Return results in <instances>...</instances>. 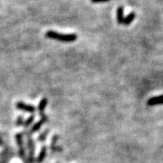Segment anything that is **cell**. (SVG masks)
<instances>
[{"mask_svg":"<svg viewBox=\"0 0 163 163\" xmlns=\"http://www.w3.org/2000/svg\"><path fill=\"white\" fill-rule=\"evenodd\" d=\"M47 148L46 146H43L42 147V150L40 152V154L38 155V157L36 158V162L37 163H42L44 161L45 157H47Z\"/></svg>","mask_w":163,"mask_h":163,"instance_id":"obj_8","label":"cell"},{"mask_svg":"<svg viewBox=\"0 0 163 163\" xmlns=\"http://www.w3.org/2000/svg\"><path fill=\"white\" fill-rule=\"evenodd\" d=\"M135 18V14L133 12H131L127 17L124 18V20H123V24L124 25H128L130 23H132L133 22V20Z\"/></svg>","mask_w":163,"mask_h":163,"instance_id":"obj_10","label":"cell"},{"mask_svg":"<svg viewBox=\"0 0 163 163\" xmlns=\"http://www.w3.org/2000/svg\"><path fill=\"white\" fill-rule=\"evenodd\" d=\"M48 132H49V130L48 129L44 131V132H42V134L37 137V141H41V142H42V141H44L46 140V138H47V135H48Z\"/></svg>","mask_w":163,"mask_h":163,"instance_id":"obj_12","label":"cell"},{"mask_svg":"<svg viewBox=\"0 0 163 163\" xmlns=\"http://www.w3.org/2000/svg\"><path fill=\"white\" fill-rule=\"evenodd\" d=\"M16 107H17V109L22 110V111H25V112H28V113H33L35 111H36V107L32 106V105H28L26 104L22 101H18L16 104Z\"/></svg>","mask_w":163,"mask_h":163,"instance_id":"obj_3","label":"cell"},{"mask_svg":"<svg viewBox=\"0 0 163 163\" xmlns=\"http://www.w3.org/2000/svg\"><path fill=\"white\" fill-rule=\"evenodd\" d=\"M47 121H48V117H47V116H46L45 114L41 116V120H40L39 121H37L36 123L34 124L33 126L32 127V128H31V130H30L31 133H34V132L39 131L40 128L42 127V124L46 123Z\"/></svg>","mask_w":163,"mask_h":163,"instance_id":"obj_2","label":"cell"},{"mask_svg":"<svg viewBox=\"0 0 163 163\" xmlns=\"http://www.w3.org/2000/svg\"><path fill=\"white\" fill-rule=\"evenodd\" d=\"M16 141H17L18 148H19V156L21 157H23L25 156V150L23 148V141H22V133H17L16 135Z\"/></svg>","mask_w":163,"mask_h":163,"instance_id":"obj_4","label":"cell"},{"mask_svg":"<svg viewBox=\"0 0 163 163\" xmlns=\"http://www.w3.org/2000/svg\"><path fill=\"white\" fill-rule=\"evenodd\" d=\"M28 148H29V151H30L29 161L32 163L34 161V143L31 137H28Z\"/></svg>","mask_w":163,"mask_h":163,"instance_id":"obj_6","label":"cell"},{"mask_svg":"<svg viewBox=\"0 0 163 163\" xmlns=\"http://www.w3.org/2000/svg\"><path fill=\"white\" fill-rule=\"evenodd\" d=\"M124 20V17H123V8L120 6L117 9V21L119 24H123Z\"/></svg>","mask_w":163,"mask_h":163,"instance_id":"obj_9","label":"cell"},{"mask_svg":"<svg viewBox=\"0 0 163 163\" xmlns=\"http://www.w3.org/2000/svg\"><path fill=\"white\" fill-rule=\"evenodd\" d=\"M46 37L51 39L56 40L60 42H72L77 39V35L75 34H61L55 31H47L46 33Z\"/></svg>","mask_w":163,"mask_h":163,"instance_id":"obj_1","label":"cell"},{"mask_svg":"<svg viewBox=\"0 0 163 163\" xmlns=\"http://www.w3.org/2000/svg\"><path fill=\"white\" fill-rule=\"evenodd\" d=\"M24 123V121H23V117H22V116H19L17 119V121H16V125H17V127H20V126H22Z\"/></svg>","mask_w":163,"mask_h":163,"instance_id":"obj_13","label":"cell"},{"mask_svg":"<svg viewBox=\"0 0 163 163\" xmlns=\"http://www.w3.org/2000/svg\"><path fill=\"white\" fill-rule=\"evenodd\" d=\"M34 118H35V116L34 115L30 116V117H28L25 121H24V123H23V126H24V127H28L29 126H31V125H32V123L33 122Z\"/></svg>","mask_w":163,"mask_h":163,"instance_id":"obj_11","label":"cell"},{"mask_svg":"<svg viewBox=\"0 0 163 163\" xmlns=\"http://www.w3.org/2000/svg\"><path fill=\"white\" fill-rule=\"evenodd\" d=\"M109 0H91L92 3H104V2H108Z\"/></svg>","mask_w":163,"mask_h":163,"instance_id":"obj_14","label":"cell"},{"mask_svg":"<svg viewBox=\"0 0 163 163\" xmlns=\"http://www.w3.org/2000/svg\"><path fill=\"white\" fill-rule=\"evenodd\" d=\"M47 105V98L46 97H43V98L41 100L40 103L38 105V111H39V114L40 116H42L44 114V111L46 109Z\"/></svg>","mask_w":163,"mask_h":163,"instance_id":"obj_7","label":"cell"},{"mask_svg":"<svg viewBox=\"0 0 163 163\" xmlns=\"http://www.w3.org/2000/svg\"><path fill=\"white\" fill-rule=\"evenodd\" d=\"M160 104H163V95L154 97H152L147 101L148 106H155V105Z\"/></svg>","mask_w":163,"mask_h":163,"instance_id":"obj_5","label":"cell"}]
</instances>
